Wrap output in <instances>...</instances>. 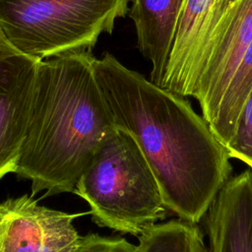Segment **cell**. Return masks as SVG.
<instances>
[{
  "mask_svg": "<svg viewBox=\"0 0 252 252\" xmlns=\"http://www.w3.org/2000/svg\"><path fill=\"white\" fill-rule=\"evenodd\" d=\"M93 70L113 125L137 143L166 209L198 224L231 175L224 146L187 99L127 68L112 54L94 57Z\"/></svg>",
  "mask_w": 252,
  "mask_h": 252,
  "instance_id": "1",
  "label": "cell"
},
{
  "mask_svg": "<svg viewBox=\"0 0 252 252\" xmlns=\"http://www.w3.org/2000/svg\"><path fill=\"white\" fill-rule=\"evenodd\" d=\"M91 50L38 62L26 138L15 173L32 195L74 192L103 136L114 127L96 83Z\"/></svg>",
  "mask_w": 252,
  "mask_h": 252,
  "instance_id": "2",
  "label": "cell"
},
{
  "mask_svg": "<svg viewBox=\"0 0 252 252\" xmlns=\"http://www.w3.org/2000/svg\"><path fill=\"white\" fill-rule=\"evenodd\" d=\"M74 193L101 227L140 236L166 216L156 176L130 134L112 127L82 171Z\"/></svg>",
  "mask_w": 252,
  "mask_h": 252,
  "instance_id": "3",
  "label": "cell"
},
{
  "mask_svg": "<svg viewBox=\"0 0 252 252\" xmlns=\"http://www.w3.org/2000/svg\"><path fill=\"white\" fill-rule=\"evenodd\" d=\"M129 0H0V34L17 51L44 60L91 50L128 13Z\"/></svg>",
  "mask_w": 252,
  "mask_h": 252,
  "instance_id": "4",
  "label": "cell"
},
{
  "mask_svg": "<svg viewBox=\"0 0 252 252\" xmlns=\"http://www.w3.org/2000/svg\"><path fill=\"white\" fill-rule=\"evenodd\" d=\"M252 42V0H231L200 62L193 97L209 124L224 92Z\"/></svg>",
  "mask_w": 252,
  "mask_h": 252,
  "instance_id": "5",
  "label": "cell"
},
{
  "mask_svg": "<svg viewBox=\"0 0 252 252\" xmlns=\"http://www.w3.org/2000/svg\"><path fill=\"white\" fill-rule=\"evenodd\" d=\"M70 214L40 206L30 195L0 203V252H74L82 236Z\"/></svg>",
  "mask_w": 252,
  "mask_h": 252,
  "instance_id": "6",
  "label": "cell"
},
{
  "mask_svg": "<svg viewBox=\"0 0 252 252\" xmlns=\"http://www.w3.org/2000/svg\"><path fill=\"white\" fill-rule=\"evenodd\" d=\"M41 60L0 38V180L16 171L26 138L35 75Z\"/></svg>",
  "mask_w": 252,
  "mask_h": 252,
  "instance_id": "7",
  "label": "cell"
},
{
  "mask_svg": "<svg viewBox=\"0 0 252 252\" xmlns=\"http://www.w3.org/2000/svg\"><path fill=\"white\" fill-rule=\"evenodd\" d=\"M230 2L184 0L159 87L183 97H193L200 62Z\"/></svg>",
  "mask_w": 252,
  "mask_h": 252,
  "instance_id": "8",
  "label": "cell"
},
{
  "mask_svg": "<svg viewBox=\"0 0 252 252\" xmlns=\"http://www.w3.org/2000/svg\"><path fill=\"white\" fill-rule=\"evenodd\" d=\"M205 216L206 252H252V169L230 175Z\"/></svg>",
  "mask_w": 252,
  "mask_h": 252,
  "instance_id": "9",
  "label": "cell"
},
{
  "mask_svg": "<svg viewBox=\"0 0 252 252\" xmlns=\"http://www.w3.org/2000/svg\"><path fill=\"white\" fill-rule=\"evenodd\" d=\"M137 45L150 61V80L160 86L184 0H131Z\"/></svg>",
  "mask_w": 252,
  "mask_h": 252,
  "instance_id": "10",
  "label": "cell"
},
{
  "mask_svg": "<svg viewBox=\"0 0 252 252\" xmlns=\"http://www.w3.org/2000/svg\"><path fill=\"white\" fill-rule=\"evenodd\" d=\"M252 90V42L244 52L219 107L208 124L216 138L227 147L232 139L245 101Z\"/></svg>",
  "mask_w": 252,
  "mask_h": 252,
  "instance_id": "11",
  "label": "cell"
},
{
  "mask_svg": "<svg viewBox=\"0 0 252 252\" xmlns=\"http://www.w3.org/2000/svg\"><path fill=\"white\" fill-rule=\"evenodd\" d=\"M138 238V252L207 251L198 224L178 218L154 224Z\"/></svg>",
  "mask_w": 252,
  "mask_h": 252,
  "instance_id": "12",
  "label": "cell"
},
{
  "mask_svg": "<svg viewBox=\"0 0 252 252\" xmlns=\"http://www.w3.org/2000/svg\"><path fill=\"white\" fill-rule=\"evenodd\" d=\"M230 158H236L252 169V90L245 101L235 133L225 148Z\"/></svg>",
  "mask_w": 252,
  "mask_h": 252,
  "instance_id": "13",
  "label": "cell"
},
{
  "mask_svg": "<svg viewBox=\"0 0 252 252\" xmlns=\"http://www.w3.org/2000/svg\"><path fill=\"white\" fill-rule=\"evenodd\" d=\"M74 252H138V247L123 237H105L90 233L82 236Z\"/></svg>",
  "mask_w": 252,
  "mask_h": 252,
  "instance_id": "14",
  "label": "cell"
},
{
  "mask_svg": "<svg viewBox=\"0 0 252 252\" xmlns=\"http://www.w3.org/2000/svg\"><path fill=\"white\" fill-rule=\"evenodd\" d=\"M0 38H1V34H0Z\"/></svg>",
  "mask_w": 252,
  "mask_h": 252,
  "instance_id": "15",
  "label": "cell"
}]
</instances>
